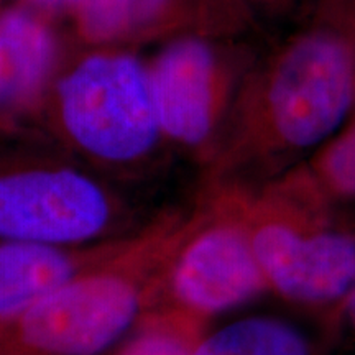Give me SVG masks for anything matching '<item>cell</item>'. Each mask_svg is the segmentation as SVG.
Wrapping results in <instances>:
<instances>
[{"label":"cell","mask_w":355,"mask_h":355,"mask_svg":"<svg viewBox=\"0 0 355 355\" xmlns=\"http://www.w3.org/2000/svg\"><path fill=\"white\" fill-rule=\"evenodd\" d=\"M193 355H326L316 340L285 319L248 316L207 329Z\"/></svg>","instance_id":"cell-11"},{"label":"cell","mask_w":355,"mask_h":355,"mask_svg":"<svg viewBox=\"0 0 355 355\" xmlns=\"http://www.w3.org/2000/svg\"><path fill=\"white\" fill-rule=\"evenodd\" d=\"M209 322L158 306L105 355H193Z\"/></svg>","instance_id":"cell-13"},{"label":"cell","mask_w":355,"mask_h":355,"mask_svg":"<svg viewBox=\"0 0 355 355\" xmlns=\"http://www.w3.org/2000/svg\"><path fill=\"white\" fill-rule=\"evenodd\" d=\"M298 0H241L243 12H260L265 17H279L288 10H291L293 6Z\"/></svg>","instance_id":"cell-16"},{"label":"cell","mask_w":355,"mask_h":355,"mask_svg":"<svg viewBox=\"0 0 355 355\" xmlns=\"http://www.w3.org/2000/svg\"><path fill=\"white\" fill-rule=\"evenodd\" d=\"M336 326L345 327V329H349L355 337V283L352 288H350L349 295L345 296L343 306H340Z\"/></svg>","instance_id":"cell-17"},{"label":"cell","mask_w":355,"mask_h":355,"mask_svg":"<svg viewBox=\"0 0 355 355\" xmlns=\"http://www.w3.org/2000/svg\"><path fill=\"white\" fill-rule=\"evenodd\" d=\"M207 20L214 28L232 32L235 25L245 15L241 0H199Z\"/></svg>","instance_id":"cell-14"},{"label":"cell","mask_w":355,"mask_h":355,"mask_svg":"<svg viewBox=\"0 0 355 355\" xmlns=\"http://www.w3.org/2000/svg\"><path fill=\"white\" fill-rule=\"evenodd\" d=\"M83 0H19L21 6H26L33 10L56 19L61 15H71Z\"/></svg>","instance_id":"cell-15"},{"label":"cell","mask_w":355,"mask_h":355,"mask_svg":"<svg viewBox=\"0 0 355 355\" xmlns=\"http://www.w3.org/2000/svg\"><path fill=\"white\" fill-rule=\"evenodd\" d=\"M35 123L61 152L119 186L158 175L173 157L148 66L128 48L68 53Z\"/></svg>","instance_id":"cell-3"},{"label":"cell","mask_w":355,"mask_h":355,"mask_svg":"<svg viewBox=\"0 0 355 355\" xmlns=\"http://www.w3.org/2000/svg\"><path fill=\"white\" fill-rule=\"evenodd\" d=\"M266 293L232 189L206 183L166 265L158 306L209 322Z\"/></svg>","instance_id":"cell-7"},{"label":"cell","mask_w":355,"mask_h":355,"mask_svg":"<svg viewBox=\"0 0 355 355\" xmlns=\"http://www.w3.org/2000/svg\"><path fill=\"white\" fill-rule=\"evenodd\" d=\"M53 20L19 2L0 10V137L35 122L69 53Z\"/></svg>","instance_id":"cell-8"},{"label":"cell","mask_w":355,"mask_h":355,"mask_svg":"<svg viewBox=\"0 0 355 355\" xmlns=\"http://www.w3.org/2000/svg\"><path fill=\"white\" fill-rule=\"evenodd\" d=\"M189 211H168L64 285L0 316V355H105L158 308Z\"/></svg>","instance_id":"cell-2"},{"label":"cell","mask_w":355,"mask_h":355,"mask_svg":"<svg viewBox=\"0 0 355 355\" xmlns=\"http://www.w3.org/2000/svg\"><path fill=\"white\" fill-rule=\"evenodd\" d=\"M254 63L224 32L186 30L163 40L146 66L159 127L173 155L211 170Z\"/></svg>","instance_id":"cell-6"},{"label":"cell","mask_w":355,"mask_h":355,"mask_svg":"<svg viewBox=\"0 0 355 355\" xmlns=\"http://www.w3.org/2000/svg\"><path fill=\"white\" fill-rule=\"evenodd\" d=\"M355 112V0L316 15L254 63L206 183L259 186L285 175Z\"/></svg>","instance_id":"cell-1"},{"label":"cell","mask_w":355,"mask_h":355,"mask_svg":"<svg viewBox=\"0 0 355 355\" xmlns=\"http://www.w3.org/2000/svg\"><path fill=\"white\" fill-rule=\"evenodd\" d=\"M288 175L332 209L355 204V112L334 137Z\"/></svg>","instance_id":"cell-12"},{"label":"cell","mask_w":355,"mask_h":355,"mask_svg":"<svg viewBox=\"0 0 355 355\" xmlns=\"http://www.w3.org/2000/svg\"><path fill=\"white\" fill-rule=\"evenodd\" d=\"M152 217L46 139L0 146V241L97 245L135 234Z\"/></svg>","instance_id":"cell-5"},{"label":"cell","mask_w":355,"mask_h":355,"mask_svg":"<svg viewBox=\"0 0 355 355\" xmlns=\"http://www.w3.org/2000/svg\"><path fill=\"white\" fill-rule=\"evenodd\" d=\"M227 184L268 291L334 324L355 283V227L290 175Z\"/></svg>","instance_id":"cell-4"},{"label":"cell","mask_w":355,"mask_h":355,"mask_svg":"<svg viewBox=\"0 0 355 355\" xmlns=\"http://www.w3.org/2000/svg\"><path fill=\"white\" fill-rule=\"evenodd\" d=\"M125 239L86 247L0 241V316L64 285L112 254Z\"/></svg>","instance_id":"cell-10"},{"label":"cell","mask_w":355,"mask_h":355,"mask_svg":"<svg viewBox=\"0 0 355 355\" xmlns=\"http://www.w3.org/2000/svg\"><path fill=\"white\" fill-rule=\"evenodd\" d=\"M79 48H128L209 30L199 0H83L69 15Z\"/></svg>","instance_id":"cell-9"}]
</instances>
